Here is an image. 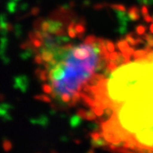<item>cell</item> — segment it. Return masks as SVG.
Instances as JSON below:
<instances>
[{
    "label": "cell",
    "instance_id": "681fc988",
    "mask_svg": "<svg viewBox=\"0 0 153 153\" xmlns=\"http://www.w3.org/2000/svg\"><path fill=\"white\" fill-rule=\"evenodd\" d=\"M28 37L29 39L32 41V42L35 40V39H37V37L36 35H35V34H34V31H30V32L28 33Z\"/></svg>",
    "mask_w": 153,
    "mask_h": 153
},
{
    "label": "cell",
    "instance_id": "8d00e7d4",
    "mask_svg": "<svg viewBox=\"0 0 153 153\" xmlns=\"http://www.w3.org/2000/svg\"><path fill=\"white\" fill-rule=\"evenodd\" d=\"M106 6H109V4H107V3H97V4H95L93 6V9L95 10H102Z\"/></svg>",
    "mask_w": 153,
    "mask_h": 153
},
{
    "label": "cell",
    "instance_id": "f35d334b",
    "mask_svg": "<svg viewBox=\"0 0 153 153\" xmlns=\"http://www.w3.org/2000/svg\"><path fill=\"white\" fill-rule=\"evenodd\" d=\"M30 12L32 16H38L39 14V13H40V8L38 6H34V7L31 8Z\"/></svg>",
    "mask_w": 153,
    "mask_h": 153
},
{
    "label": "cell",
    "instance_id": "f546056e",
    "mask_svg": "<svg viewBox=\"0 0 153 153\" xmlns=\"http://www.w3.org/2000/svg\"><path fill=\"white\" fill-rule=\"evenodd\" d=\"M43 20H44V19L42 17H39L38 20L34 21V24H33L34 30H41V25H42V23Z\"/></svg>",
    "mask_w": 153,
    "mask_h": 153
},
{
    "label": "cell",
    "instance_id": "277c9868",
    "mask_svg": "<svg viewBox=\"0 0 153 153\" xmlns=\"http://www.w3.org/2000/svg\"><path fill=\"white\" fill-rule=\"evenodd\" d=\"M127 16L130 20L137 21L140 19V10L137 6H132L127 10Z\"/></svg>",
    "mask_w": 153,
    "mask_h": 153
},
{
    "label": "cell",
    "instance_id": "836d02e7",
    "mask_svg": "<svg viewBox=\"0 0 153 153\" xmlns=\"http://www.w3.org/2000/svg\"><path fill=\"white\" fill-rule=\"evenodd\" d=\"M117 32L121 35L126 34L127 32V25H120V27L117 29Z\"/></svg>",
    "mask_w": 153,
    "mask_h": 153
},
{
    "label": "cell",
    "instance_id": "f5cc1de1",
    "mask_svg": "<svg viewBox=\"0 0 153 153\" xmlns=\"http://www.w3.org/2000/svg\"><path fill=\"white\" fill-rule=\"evenodd\" d=\"M7 30L10 31V32H12L13 30H14V26H13L12 24L8 23V24H7Z\"/></svg>",
    "mask_w": 153,
    "mask_h": 153
},
{
    "label": "cell",
    "instance_id": "94428289",
    "mask_svg": "<svg viewBox=\"0 0 153 153\" xmlns=\"http://www.w3.org/2000/svg\"><path fill=\"white\" fill-rule=\"evenodd\" d=\"M149 29H150V31H151V33H152L153 34V24H152L151 26H150V28Z\"/></svg>",
    "mask_w": 153,
    "mask_h": 153
},
{
    "label": "cell",
    "instance_id": "e7e4bbea",
    "mask_svg": "<svg viewBox=\"0 0 153 153\" xmlns=\"http://www.w3.org/2000/svg\"><path fill=\"white\" fill-rule=\"evenodd\" d=\"M13 1H15V2H18V1H20V0H13Z\"/></svg>",
    "mask_w": 153,
    "mask_h": 153
},
{
    "label": "cell",
    "instance_id": "be15d7a7",
    "mask_svg": "<svg viewBox=\"0 0 153 153\" xmlns=\"http://www.w3.org/2000/svg\"><path fill=\"white\" fill-rule=\"evenodd\" d=\"M51 152H56V151H55V150H52V151H51Z\"/></svg>",
    "mask_w": 153,
    "mask_h": 153
},
{
    "label": "cell",
    "instance_id": "8fae6325",
    "mask_svg": "<svg viewBox=\"0 0 153 153\" xmlns=\"http://www.w3.org/2000/svg\"><path fill=\"white\" fill-rule=\"evenodd\" d=\"M48 76H49V71L48 70H42V71L40 72V74H38V76H37V78L38 79L39 81H42L45 82L47 80H48Z\"/></svg>",
    "mask_w": 153,
    "mask_h": 153
},
{
    "label": "cell",
    "instance_id": "11a10c76",
    "mask_svg": "<svg viewBox=\"0 0 153 153\" xmlns=\"http://www.w3.org/2000/svg\"><path fill=\"white\" fill-rule=\"evenodd\" d=\"M90 4H91V2H90L89 0H85V1H84V2H83V6H85V7L89 6H90Z\"/></svg>",
    "mask_w": 153,
    "mask_h": 153
},
{
    "label": "cell",
    "instance_id": "2e32d148",
    "mask_svg": "<svg viewBox=\"0 0 153 153\" xmlns=\"http://www.w3.org/2000/svg\"><path fill=\"white\" fill-rule=\"evenodd\" d=\"M2 147L5 152H10L13 149V144L11 141L8 140L6 137H3V141H2Z\"/></svg>",
    "mask_w": 153,
    "mask_h": 153
},
{
    "label": "cell",
    "instance_id": "ba28073f",
    "mask_svg": "<svg viewBox=\"0 0 153 153\" xmlns=\"http://www.w3.org/2000/svg\"><path fill=\"white\" fill-rule=\"evenodd\" d=\"M34 48H27V49H25L24 52L20 53V55H19V57H20L22 60H28L29 59L31 58V56H33V55L34 54Z\"/></svg>",
    "mask_w": 153,
    "mask_h": 153
},
{
    "label": "cell",
    "instance_id": "816d5d0a",
    "mask_svg": "<svg viewBox=\"0 0 153 153\" xmlns=\"http://www.w3.org/2000/svg\"><path fill=\"white\" fill-rule=\"evenodd\" d=\"M1 22L7 23V14L6 13H2L1 16Z\"/></svg>",
    "mask_w": 153,
    "mask_h": 153
},
{
    "label": "cell",
    "instance_id": "5b68a950",
    "mask_svg": "<svg viewBox=\"0 0 153 153\" xmlns=\"http://www.w3.org/2000/svg\"><path fill=\"white\" fill-rule=\"evenodd\" d=\"M91 148H100V147H105V146H109V142L107 141L106 139L104 137H100L99 139L97 140H93L91 139Z\"/></svg>",
    "mask_w": 153,
    "mask_h": 153
},
{
    "label": "cell",
    "instance_id": "1f68e13d",
    "mask_svg": "<svg viewBox=\"0 0 153 153\" xmlns=\"http://www.w3.org/2000/svg\"><path fill=\"white\" fill-rule=\"evenodd\" d=\"M42 89L44 92H45L46 94H52L53 92V88L48 85V84H43L42 86Z\"/></svg>",
    "mask_w": 153,
    "mask_h": 153
},
{
    "label": "cell",
    "instance_id": "680465c9",
    "mask_svg": "<svg viewBox=\"0 0 153 153\" xmlns=\"http://www.w3.org/2000/svg\"><path fill=\"white\" fill-rule=\"evenodd\" d=\"M74 143L77 144V145H79V144L81 143V141H80L79 139H74Z\"/></svg>",
    "mask_w": 153,
    "mask_h": 153
},
{
    "label": "cell",
    "instance_id": "5bb4252c",
    "mask_svg": "<svg viewBox=\"0 0 153 153\" xmlns=\"http://www.w3.org/2000/svg\"><path fill=\"white\" fill-rule=\"evenodd\" d=\"M8 38L6 36H2V44H1V56L5 55L8 47Z\"/></svg>",
    "mask_w": 153,
    "mask_h": 153
},
{
    "label": "cell",
    "instance_id": "4316f807",
    "mask_svg": "<svg viewBox=\"0 0 153 153\" xmlns=\"http://www.w3.org/2000/svg\"><path fill=\"white\" fill-rule=\"evenodd\" d=\"M109 6L110 8L113 9V10H120V11H125L126 12V7H125L123 5H121V4H111L109 5Z\"/></svg>",
    "mask_w": 153,
    "mask_h": 153
},
{
    "label": "cell",
    "instance_id": "ab89813d",
    "mask_svg": "<svg viewBox=\"0 0 153 153\" xmlns=\"http://www.w3.org/2000/svg\"><path fill=\"white\" fill-rule=\"evenodd\" d=\"M33 45H34V46L35 47V48H40V47H42L43 45H44V42H42V41H41L40 39L37 38V39H35L34 41H33Z\"/></svg>",
    "mask_w": 153,
    "mask_h": 153
},
{
    "label": "cell",
    "instance_id": "60d3db41",
    "mask_svg": "<svg viewBox=\"0 0 153 153\" xmlns=\"http://www.w3.org/2000/svg\"><path fill=\"white\" fill-rule=\"evenodd\" d=\"M61 47H62L64 50H67V51H71L72 50L73 48H74V45L72 44V43H66V44L62 45H61Z\"/></svg>",
    "mask_w": 153,
    "mask_h": 153
},
{
    "label": "cell",
    "instance_id": "603a6c76",
    "mask_svg": "<svg viewBox=\"0 0 153 153\" xmlns=\"http://www.w3.org/2000/svg\"><path fill=\"white\" fill-rule=\"evenodd\" d=\"M146 27L142 25V24H139L137 26H136L135 27V31L138 34L139 36H141V35H144V34L146 31Z\"/></svg>",
    "mask_w": 153,
    "mask_h": 153
},
{
    "label": "cell",
    "instance_id": "b9f144b4",
    "mask_svg": "<svg viewBox=\"0 0 153 153\" xmlns=\"http://www.w3.org/2000/svg\"><path fill=\"white\" fill-rule=\"evenodd\" d=\"M106 45H107V48H108V50H109L110 53H113V52H114L115 45H114V44L112 42H110L109 40H107Z\"/></svg>",
    "mask_w": 153,
    "mask_h": 153
},
{
    "label": "cell",
    "instance_id": "30bf717a",
    "mask_svg": "<svg viewBox=\"0 0 153 153\" xmlns=\"http://www.w3.org/2000/svg\"><path fill=\"white\" fill-rule=\"evenodd\" d=\"M0 115H1V118H2V121L4 123L13 120V117H11L10 113H9V110H6V109L0 108Z\"/></svg>",
    "mask_w": 153,
    "mask_h": 153
},
{
    "label": "cell",
    "instance_id": "e575fe53",
    "mask_svg": "<svg viewBox=\"0 0 153 153\" xmlns=\"http://www.w3.org/2000/svg\"><path fill=\"white\" fill-rule=\"evenodd\" d=\"M87 112H88V111H86L84 109H78L77 111H76V114L78 115L79 117H81L83 120H86Z\"/></svg>",
    "mask_w": 153,
    "mask_h": 153
},
{
    "label": "cell",
    "instance_id": "74e56055",
    "mask_svg": "<svg viewBox=\"0 0 153 153\" xmlns=\"http://www.w3.org/2000/svg\"><path fill=\"white\" fill-rule=\"evenodd\" d=\"M1 109H4L6 110H11V109H13V105H12L10 103H5V102H2L1 104V107H0Z\"/></svg>",
    "mask_w": 153,
    "mask_h": 153
},
{
    "label": "cell",
    "instance_id": "d590c367",
    "mask_svg": "<svg viewBox=\"0 0 153 153\" xmlns=\"http://www.w3.org/2000/svg\"><path fill=\"white\" fill-rule=\"evenodd\" d=\"M81 92H79V91H75L74 94H73V96H72V99H71V100L77 103L79 101L81 100Z\"/></svg>",
    "mask_w": 153,
    "mask_h": 153
},
{
    "label": "cell",
    "instance_id": "e0dca14e",
    "mask_svg": "<svg viewBox=\"0 0 153 153\" xmlns=\"http://www.w3.org/2000/svg\"><path fill=\"white\" fill-rule=\"evenodd\" d=\"M148 54L147 51L145 49H139V50L135 51L134 53L133 56L134 59H137L141 58V57L146 56V55Z\"/></svg>",
    "mask_w": 153,
    "mask_h": 153
},
{
    "label": "cell",
    "instance_id": "03108f58",
    "mask_svg": "<svg viewBox=\"0 0 153 153\" xmlns=\"http://www.w3.org/2000/svg\"><path fill=\"white\" fill-rule=\"evenodd\" d=\"M152 22H153V15H152Z\"/></svg>",
    "mask_w": 153,
    "mask_h": 153
},
{
    "label": "cell",
    "instance_id": "7dc6e473",
    "mask_svg": "<svg viewBox=\"0 0 153 153\" xmlns=\"http://www.w3.org/2000/svg\"><path fill=\"white\" fill-rule=\"evenodd\" d=\"M143 18L144 20H145L146 23H150V22H152V17L148 13V14H145L143 16Z\"/></svg>",
    "mask_w": 153,
    "mask_h": 153
},
{
    "label": "cell",
    "instance_id": "484cf974",
    "mask_svg": "<svg viewBox=\"0 0 153 153\" xmlns=\"http://www.w3.org/2000/svg\"><path fill=\"white\" fill-rule=\"evenodd\" d=\"M89 137H91V139H93V140H97V139H99L100 137H103L102 132L100 133L99 131H92L91 133H89Z\"/></svg>",
    "mask_w": 153,
    "mask_h": 153
},
{
    "label": "cell",
    "instance_id": "7402d4cb",
    "mask_svg": "<svg viewBox=\"0 0 153 153\" xmlns=\"http://www.w3.org/2000/svg\"><path fill=\"white\" fill-rule=\"evenodd\" d=\"M88 127L91 131H99V130L101 129L100 124H99V121L96 120V122H93V123H90Z\"/></svg>",
    "mask_w": 153,
    "mask_h": 153
},
{
    "label": "cell",
    "instance_id": "3957f363",
    "mask_svg": "<svg viewBox=\"0 0 153 153\" xmlns=\"http://www.w3.org/2000/svg\"><path fill=\"white\" fill-rule=\"evenodd\" d=\"M48 20H49V23H50V27H49V30H48V32L52 34H55V33L56 32L57 30H59L64 26L63 23L60 20H54L53 19H48Z\"/></svg>",
    "mask_w": 153,
    "mask_h": 153
},
{
    "label": "cell",
    "instance_id": "c3c4849f",
    "mask_svg": "<svg viewBox=\"0 0 153 153\" xmlns=\"http://www.w3.org/2000/svg\"><path fill=\"white\" fill-rule=\"evenodd\" d=\"M65 34H66V31L63 29V27H62V28L59 29V30H57L56 32L55 33L56 36H61V35H65Z\"/></svg>",
    "mask_w": 153,
    "mask_h": 153
},
{
    "label": "cell",
    "instance_id": "7bdbcfd3",
    "mask_svg": "<svg viewBox=\"0 0 153 153\" xmlns=\"http://www.w3.org/2000/svg\"><path fill=\"white\" fill-rule=\"evenodd\" d=\"M1 57H2V62L5 66H7L10 62V59L8 56H6V55H2V56H1Z\"/></svg>",
    "mask_w": 153,
    "mask_h": 153
},
{
    "label": "cell",
    "instance_id": "db71d44e",
    "mask_svg": "<svg viewBox=\"0 0 153 153\" xmlns=\"http://www.w3.org/2000/svg\"><path fill=\"white\" fill-rule=\"evenodd\" d=\"M59 140H60V141H62V142L67 143V142L69 141V137H67V136H62V137H60Z\"/></svg>",
    "mask_w": 153,
    "mask_h": 153
},
{
    "label": "cell",
    "instance_id": "cb8c5ba5",
    "mask_svg": "<svg viewBox=\"0 0 153 153\" xmlns=\"http://www.w3.org/2000/svg\"><path fill=\"white\" fill-rule=\"evenodd\" d=\"M75 29H76L77 34H85V30H86V28H85V24L79 22L78 24H76Z\"/></svg>",
    "mask_w": 153,
    "mask_h": 153
},
{
    "label": "cell",
    "instance_id": "6125c7cd",
    "mask_svg": "<svg viewBox=\"0 0 153 153\" xmlns=\"http://www.w3.org/2000/svg\"><path fill=\"white\" fill-rule=\"evenodd\" d=\"M3 99H4V95L2 94V95H1V101L2 102V101H3Z\"/></svg>",
    "mask_w": 153,
    "mask_h": 153
},
{
    "label": "cell",
    "instance_id": "d6a6232c",
    "mask_svg": "<svg viewBox=\"0 0 153 153\" xmlns=\"http://www.w3.org/2000/svg\"><path fill=\"white\" fill-rule=\"evenodd\" d=\"M71 99H72V97H71L70 95V93H63L61 95V99L63 102L66 103H69L71 101Z\"/></svg>",
    "mask_w": 153,
    "mask_h": 153
},
{
    "label": "cell",
    "instance_id": "ffe728a7",
    "mask_svg": "<svg viewBox=\"0 0 153 153\" xmlns=\"http://www.w3.org/2000/svg\"><path fill=\"white\" fill-rule=\"evenodd\" d=\"M97 41V38L95 36V35H88V36H87L86 38H85V40H84V44L85 45H93L94 43L96 42Z\"/></svg>",
    "mask_w": 153,
    "mask_h": 153
},
{
    "label": "cell",
    "instance_id": "d6986e66",
    "mask_svg": "<svg viewBox=\"0 0 153 153\" xmlns=\"http://www.w3.org/2000/svg\"><path fill=\"white\" fill-rule=\"evenodd\" d=\"M14 34L16 38H20L22 35V26L20 24H16L14 25Z\"/></svg>",
    "mask_w": 153,
    "mask_h": 153
},
{
    "label": "cell",
    "instance_id": "6f0895ef",
    "mask_svg": "<svg viewBox=\"0 0 153 153\" xmlns=\"http://www.w3.org/2000/svg\"><path fill=\"white\" fill-rule=\"evenodd\" d=\"M69 4H70V6H71V8H74V7H75V6H76V4H75V2H74V1H71Z\"/></svg>",
    "mask_w": 153,
    "mask_h": 153
},
{
    "label": "cell",
    "instance_id": "ac0fdd59",
    "mask_svg": "<svg viewBox=\"0 0 153 153\" xmlns=\"http://www.w3.org/2000/svg\"><path fill=\"white\" fill-rule=\"evenodd\" d=\"M34 99H36V100H39L42 101V102H48V103H51V101L52 99L49 98L48 96H47L46 95H36L34 96Z\"/></svg>",
    "mask_w": 153,
    "mask_h": 153
},
{
    "label": "cell",
    "instance_id": "9f6ffc18",
    "mask_svg": "<svg viewBox=\"0 0 153 153\" xmlns=\"http://www.w3.org/2000/svg\"><path fill=\"white\" fill-rule=\"evenodd\" d=\"M41 71H42V69L39 68V67H38V68H37L36 70H35V71H34V74H35V76H36V77L38 76V74H40Z\"/></svg>",
    "mask_w": 153,
    "mask_h": 153
},
{
    "label": "cell",
    "instance_id": "7c38bea8",
    "mask_svg": "<svg viewBox=\"0 0 153 153\" xmlns=\"http://www.w3.org/2000/svg\"><path fill=\"white\" fill-rule=\"evenodd\" d=\"M71 37L65 36V35H61V36H56L54 38V40L56 42V43L59 45L62 44V43H68L71 42Z\"/></svg>",
    "mask_w": 153,
    "mask_h": 153
},
{
    "label": "cell",
    "instance_id": "4fadbf2b",
    "mask_svg": "<svg viewBox=\"0 0 153 153\" xmlns=\"http://www.w3.org/2000/svg\"><path fill=\"white\" fill-rule=\"evenodd\" d=\"M16 8H17V5H16L15 1H13L12 0L11 2H7V4H6V10L11 14H13V13H14L16 12Z\"/></svg>",
    "mask_w": 153,
    "mask_h": 153
},
{
    "label": "cell",
    "instance_id": "6da1fadb",
    "mask_svg": "<svg viewBox=\"0 0 153 153\" xmlns=\"http://www.w3.org/2000/svg\"><path fill=\"white\" fill-rule=\"evenodd\" d=\"M13 87L15 89H19L22 93H26L29 86V79L27 75L15 76L13 79Z\"/></svg>",
    "mask_w": 153,
    "mask_h": 153
},
{
    "label": "cell",
    "instance_id": "7a4b0ae2",
    "mask_svg": "<svg viewBox=\"0 0 153 153\" xmlns=\"http://www.w3.org/2000/svg\"><path fill=\"white\" fill-rule=\"evenodd\" d=\"M30 123L33 125H39L43 128H47L49 124V120L46 115H41L38 118H30Z\"/></svg>",
    "mask_w": 153,
    "mask_h": 153
},
{
    "label": "cell",
    "instance_id": "f6af8a7d",
    "mask_svg": "<svg viewBox=\"0 0 153 153\" xmlns=\"http://www.w3.org/2000/svg\"><path fill=\"white\" fill-rule=\"evenodd\" d=\"M119 56V53H116V52H113V53H110V56H109V59L110 60H116Z\"/></svg>",
    "mask_w": 153,
    "mask_h": 153
},
{
    "label": "cell",
    "instance_id": "9c48e42d",
    "mask_svg": "<svg viewBox=\"0 0 153 153\" xmlns=\"http://www.w3.org/2000/svg\"><path fill=\"white\" fill-rule=\"evenodd\" d=\"M117 47L118 49H120L122 53H125L128 49H129V45H128V42L126 39H120L117 42Z\"/></svg>",
    "mask_w": 153,
    "mask_h": 153
},
{
    "label": "cell",
    "instance_id": "52a82bcc",
    "mask_svg": "<svg viewBox=\"0 0 153 153\" xmlns=\"http://www.w3.org/2000/svg\"><path fill=\"white\" fill-rule=\"evenodd\" d=\"M137 35L138 34L136 33V31L135 32H131L129 33V34H126V37H125V39L128 42V43H129L131 45H132V46H136V45H138V43H137Z\"/></svg>",
    "mask_w": 153,
    "mask_h": 153
},
{
    "label": "cell",
    "instance_id": "8992f818",
    "mask_svg": "<svg viewBox=\"0 0 153 153\" xmlns=\"http://www.w3.org/2000/svg\"><path fill=\"white\" fill-rule=\"evenodd\" d=\"M82 123V118L79 117L78 115H73L70 119V126L72 129H75L77 127H79Z\"/></svg>",
    "mask_w": 153,
    "mask_h": 153
},
{
    "label": "cell",
    "instance_id": "bcb514c9",
    "mask_svg": "<svg viewBox=\"0 0 153 153\" xmlns=\"http://www.w3.org/2000/svg\"><path fill=\"white\" fill-rule=\"evenodd\" d=\"M141 14H142V16H144V15L145 14H148L149 13V9H148V7L146 6H145V5H142V6H141Z\"/></svg>",
    "mask_w": 153,
    "mask_h": 153
},
{
    "label": "cell",
    "instance_id": "91938a15",
    "mask_svg": "<svg viewBox=\"0 0 153 153\" xmlns=\"http://www.w3.org/2000/svg\"><path fill=\"white\" fill-rule=\"evenodd\" d=\"M93 152H95V149H94V148H92V149H91L90 150L88 151V153H93Z\"/></svg>",
    "mask_w": 153,
    "mask_h": 153
},
{
    "label": "cell",
    "instance_id": "44dd1931",
    "mask_svg": "<svg viewBox=\"0 0 153 153\" xmlns=\"http://www.w3.org/2000/svg\"><path fill=\"white\" fill-rule=\"evenodd\" d=\"M97 115L95 114V111H94V108H91L90 110H88L87 112V118L86 120H96Z\"/></svg>",
    "mask_w": 153,
    "mask_h": 153
},
{
    "label": "cell",
    "instance_id": "d4e9b609",
    "mask_svg": "<svg viewBox=\"0 0 153 153\" xmlns=\"http://www.w3.org/2000/svg\"><path fill=\"white\" fill-rule=\"evenodd\" d=\"M49 27H50V23H49L48 19L43 20L42 23V25H41V30H42V31H48Z\"/></svg>",
    "mask_w": 153,
    "mask_h": 153
},
{
    "label": "cell",
    "instance_id": "ee69618b",
    "mask_svg": "<svg viewBox=\"0 0 153 153\" xmlns=\"http://www.w3.org/2000/svg\"><path fill=\"white\" fill-rule=\"evenodd\" d=\"M76 29H70L68 30V34L69 36L71 37V38H75L76 37Z\"/></svg>",
    "mask_w": 153,
    "mask_h": 153
},
{
    "label": "cell",
    "instance_id": "4dcf8cb0",
    "mask_svg": "<svg viewBox=\"0 0 153 153\" xmlns=\"http://www.w3.org/2000/svg\"><path fill=\"white\" fill-rule=\"evenodd\" d=\"M43 59H42V55H40L39 53H38V54L35 55V56H34V62L35 63V64L37 65H43L44 63H43Z\"/></svg>",
    "mask_w": 153,
    "mask_h": 153
},
{
    "label": "cell",
    "instance_id": "83f0119b",
    "mask_svg": "<svg viewBox=\"0 0 153 153\" xmlns=\"http://www.w3.org/2000/svg\"><path fill=\"white\" fill-rule=\"evenodd\" d=\"M107 67L112 72H113L114 71H116L118 67V64L117 62H116V60H110L109 62H108V65H107Z\"/></svg>",
    "mask_w": 153,
    "mask_h": 153
},
{
    "label": "cell",
    "instance_id": "f907efd6",
    "mask_svg": "<svg viewBox=\"0 0 153 153\" xmlns=\"http://www.w3.org/2000/svg\"><path fill=\"white\" fill-rule=\"evenodd\" d=\"M27 9H28V4H27V3H25V2H24V3H22V4L20 6V10H21V11H27Z\"/></svg>",
    "mask_w": 153,
    "mask_h": 153
},
{
    "label": "cell",
    "instance_id": "f1b7e54d",
    "mask_svg": "<svg viewBox=\"0 0 153 153\" xmlns=\"http://www.w3.org/2000/svg\"><path fill=\"white\" fill-rule=\"evenodd\" d=\"M104 108L100 105H95L94 107V111H95V114L97 115V117H102V114L104 113Z\"/></svg>",
    "mask_w": 153,
    "mask_h": 153
},
{
    "label": "cell",
    "instance_id": "9a60e30c",
    "mask_svg": "<svg viewBox=\"0 0 153 153\" xmlns=\"http://www.w3.org/2000/svg\"><path fill=\"white\" fill-rule=\"evenodd\" d=\"M144 38L146 41V44L145 46H149L153 48V35L151 33H148V34H144Z\"/></svg>",
    "mask_w": 153,
    "mask_h": 153
}]
</instances>
